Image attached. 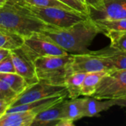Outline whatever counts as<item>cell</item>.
Segmentation results:
<instances>
[{
	"mask_svg": "<svg viewBox=\"0 0 126 126\" xmlns=\"http://www.w3.org/2000/svg\"><path fill=\"white\" fill-rule=\"evenodd\" d=\"M88 15L93 21L126 18V0H102L96 7H88Z\"/></svg>",
	"mask_w": 126,
	"mask_h": 126,
	"instance_id": "obj_9",
	"label": "cell"
},
{
	"mask_svg": "<svg viewBox=\"0 0 126 126\" xmlns=\"http://www.w3.org/2000/svg\"><path fill=\"white\" fill-rule=\"evenodd\" d=\"M69 54L89 52V47L100 30L91 18L81 21L67 28L49 26L40 32Z\"/></svg>",
	"mask_w": 126,
	"mask_h": 126,
	"instance_id": "obj_1",
	"label": "cell"
},
{
	"mask_svg": "<svg viewBox=\"0 0 126 126\" xmlns=\"http://www.w3.org/2000/svg\"><path fill=\"white\" fill-rule=\"evenodd\" d=\"M126 107V99H97L84 97V117H97L113 106Z\"/></svg>",
	"mask_w": 126,
	"mask_h": 126,
	"instance_id": "obj_11",
	"label": "cell"
},
{
	"mask_svg": "<svg viewBox=\"0 0 126 126\" xmlns=\"http://www.w3.org/2000/svg\"><path fill=\"white\" fill-rule=\"evenodd\" d=\"M64 100L65 99L39 112L36 115L32 126H56V124L63 118Z\"/></svg>",
	"mask_w": 126,
	"mask_h": 126,
	"instance_id": "obj_12",
	"label": "cell"
},
{
	"mask_svg": "<svg viewBox=\"0 0 126 126\" xmlns=\"http://www.w3.org/2000/svg\"><path fill=\"white\" fill-rule=\"evenodd\" d=\"M10 106V103L7 100L0 98V117L4 115Z\"/></svg>",
	"mask_w": 126,
	"mask_h": 126,
	"instance_id": "obj_26",
	"label": "cell"
},
{
	"mask_svg": "<svg viewBox=\"0 0 126 126\" xmlns=\"http://www.w3.org/2000/svg\"><path fill=\"white\" fill-rule=\"evenodd\" d=\"M7 1H8V0H0V8H1V7H3V6L7 2Z\"/></svg>",
	"mask_w": 126,
	"mask_h": 126,
	"instance_id": "obj_29",
	"label": "cell"
},
{
	"mask_svg": "<svg viewBox=\"0 0 126 126\" xmlns=\"http://www.w3.org/2000/svg\"><path fill=\"white\" fill-rule=\"evenodd\" d=\"M16 72L15 66L10 53L8 56L0 61V73H13Z\"/></svg>",
	"mask_w": 126,
	"mask_h": 126,
	"instance_id": "obj_25",
	"label": "cell"
},
{
	"mask_svg": "<svg viewBox=\"0 0 126 126\" xmlns=\"http://www.w3.org/2000/svg\"><path fill=\"white\" fill-rule=\"evenodd\" d=\"M18 2L24 3L28 5L38 7H61L67 10H72L69 6L66 5L65 4L58 1V0H16Z\"/></svg>",
	"mask_w": 126,
	"mask_h": 126,
	"instance_id": "obj_22",
	"label": "cell"
},
{
	"mask_svg": "<svg viewBox=\"0 0 126 126\" xmlns=\"http://www.w3.org/2000/svg\"><path fill=\"white\" fill-rule=\"evenodd\" d=\"M24 42V38L9 30L0 28V48L10 51L20 48Z\"/></svg>",
	"mask_w": 126,
	"mask_h": 126,
	"instance_id": "obj_16",
	"label": "cell"
},
{
	"mask_svg": "<svg viewBox=\"0 0 126 126\" xmlns=\"http://www.w3.org/2000/svg\"><path fill=\"white\" fill-rule=\"evenodd\" d=\"M0 91L3 97V99L10 102V104L18 96V94L16 92H14L12 89V88L2 80H0Z\"/></svg>",
	"mask_w": 126,
	"mask_h": 126,
	"instance_id": "obj_23",
	"label": "cell"
},
{
	"mask_svg": "<svg viewBox=\"0 0 126 126\" xmlns=\"http://www.w3.org/2000/svg\"><path fill=\"white\" fill-rule=\"evenodd\" d=\"M49 26L35 16L24 4L16 0H8L0 8V28L15 32L24 38L40 32Z\"/></svg>",
	"mask_w": 126,
	"mask_h": 126,
	"instance_id": "obj_2",
	"label": "cell"
},
{
	"mask_svg": "<svg viewBox=\"0 0 126 126\" xmlns=\"http://www.w3.org/2000/svg\"><path fill=\"white\" fill-rule=\"evenodd\" d=\"M110 40V47L117 50L126 52V30L109 31L103 33Z\"/></svg>",
	"mask_w": 126,
	"mask_h": 126,
	"instance_id": "obj_20",
	"label": "cell"
},
{
	"mask_svg": "<svg viewBox=\"0 0 126 126\" xmlns=\"http://www.w3.org/2000/svg\"><path fill=\"white\" fill-rule=\"evenodd\" d=\"M100 30V33L109 31L126 30V18L110 21H94Z\"/></svg>",
	"mask_w": 126,
	"mask_h": 126,
	"instance_id": "obj_21",
	"label": "cell"
},
{
	"mask_svg": "<svg viewBox=\"0 0 126 126\" xmlns=\"http://www.w3.org/2000/svg\"><path fill=\"white\" fill-rule=\"evenodd\" d=\"M72 63V72H94L100 71L114 70L109 59L100 55L97 51H89L86 53L73 55Z\"/></svg>",
	"mask_w": 126,
	"mask_h": 126,
	"instance_id": "obj_8",
	"label": "cell"
},
{
	"mask_svg": "<svg viewBox=\"0 0 126 126\" xmlns=\"http://www.w3.org/2000/svg\"><path fill=\"white\" fill-rule=\"evenodd\" d=\"M97 52L110 61L114 70L126 69V52L117 50L110 46Z\"/></svg>",
	"mask_w": 126,
	"mask_h": 126,
	"instance_id": "obj_18",
	"label": "cell"
},
{
	"mask_svg": "<svg viewBox=\"0 0 126 126\" xmlns=\"http://www.w3.org/2000/svg\"><path fill=\"white\" fill-rule=\"evenodd\" d=\"M21 3V2H20ZM24 4V3H21ZM38 18L45 24L59 28H67L89 18V15L61 7H38L24 4Z\"/></svg>",
	"mask_w": 126,
	"mask_h": 126,
	"instance_id": "obj_4",
	"label": "cell"
},
{
	"mask_svg": "<svg viewBox=\"0 0 126 126\" xmlns=\"http://www.w3.org/2000/svg\"><path fill=\"white\" fill-rule=\"evenodd\" d=\"M58 1L65 4L66 5L69 6V7H71L72 10L75 11L88 14V7L86 4L83 2H80L78 0H58Z\"/></svg>",
	"mask_w": 126,
	"mask_h": 126,
	"instance_id": "obj_24",
	"label": "cell"
},
{
	"mask_svg": "<svg viewBox=\"0 0 126 126\" xmlns=\"http://www.w3.org/2000/svg\"><path fill=\"white\" fill-rule=\"evenodd\" d=\"M66 94H68L66 86H54L39 80L38 82L29 86L24 91L18 94L10 104V107Z\"/></svg>",
	"mask_w": 126,
	"mask_h": 126,
	"instance_id": "obj_7",
	"label": "cell"
},
{
	"mask_svg": "<svg viewBox=\"0 0 126 126\" xmlns=\"http://www.w3.org/2000/svg\"><path fill=\"white\" fill-rule=\"evenodd\" d=\"M72 54L37 58L35 66L38 80L51 85L65 86L66 78L72 72Z\"/></svg>",
	"mask_w": 126,
	"mask_h": 126,
	"instance_id": "obj_3",
	"label": "cell"
},
{
	"mask_svg": "<svg viewBox=\"0 0 126 126\" xmlns=\"http://www.w3.org/2000/svg\"><path fill=\"white\" fill-rule=\"evenodd\" d=\"M0 98H2V99H3V97H2V95H1V91H0Z\"/></svg>",
	"mask_w": 126,
	"mask_h": 126,
	"instance_id": "obj_31",
	"label": "cell"
},
{
	"mask_svg": "<svg viewBox=\"0 0 126 126\" xmlns=\"http://www.w3.org/2000/svg\"><path fill=\"white\" fill-rule=\"evenodd\" d=\"M38 113L35 110L5 113L0 117V126H32Z\"/></svg>",
	"mask_w": 126,
	"mask_h": 126,
	"instance_id": "obj_13",
	"label": "cell"
},
{
	"mask_svg": "<svg viewBox=\"0 0 126 126\" xmlns=\"http://www.w3.org/2000/svg\"><path fill=\"white\" fill-rule=\"evenodd\" d=\"M10 55L16 72L23 77L30 86L39 81L36 75L35 61L24 52L21 47L11 50Z\"/></svg>",
	"mask_w": 126,
	"mask_h": 126,
	"instance_id": "obj_10",
	"label": "cell"
},
{
	"mask_svg": "<svg viewBox=\"0 0 126 126\" xmlns=\"http://www.w3.org/2000/svg\"><path fill=\"white\" fill-rule=\"evenodd\" d=\"M21 48L33 61L44 56L69 55L67 52L41 32H35L29 37L24 38V42Z\"/></svg>",
	"mask_w": 126,
	"mask_h": 126,
	"instance_id": "obj_6",
	"label": "cell"
},
{
	"mask_svg": "<svg viewBox=\"0 0 126 126\" xmlns=\"http://www.w3.org/2000/svg\"><path fill=\"white\" fill-rule=\"evenodd\" d=\"M102 0H84L87 7H96L97 6Z\"/></svg>",
	"mask_w": 126,
	"mask_h": 126,
	"instance_id": "obj_27",
	"label": "cell"
},
{
	"mask_svg": "<svg viewBox=\"0 0 126 126\" xmlns=\"http://www.w3.org/2000/svg\"><path fill=\"white\" fill-rule=\"evenodd\" d=\"M109 71H100L87 73L81 88V96L92 97L95 93L101 79Z\"/></svg>",
	"mask_w": 126,
	"mask_h": 126,
	"instance_id": "obj_17",
	"label": "cell"
},
{
	"mask_svg": "<svg viewBox=\"0 0 126 126\" xmlns=\"http://www.w3.org/2000/svg\"><path fill=\"white\" fill-rule=\"evenodd\" d=\"M78 1H80V2H83V3L86 4V3H85V1H84V0H78Z\"/></svg>",
	"mask_w": 126,
	"mask_h": 126,
	"instance_id": "obj_30",
	"label": "cell"
},
{
	"mask_svg": "<svg viewBox=\"0 0 126 126\" xmlns=\"http://www.w3.org/2000/svg\"><path fill=\"white\" fill-rule=\"evenodd\" d=\"M10 53V51L6 49H2L0 48V61H2L4 58L8 56Z\"/></svg>",
	"mask_w": 126,
	"mask_h": 126,
	"instance_id": "obj_28",
	"label": "cell"
},
{
	"mask_svg": "<svg viewBox=\"0 0 126 126\" xmlns=\"http://www.w3.org/2000/svg\"><path fill=\"white\" fill-rule=\"evenodd\" d=\"M84 117V97L74 99L66 98L64 100L63 118L72 123ZM61 119V120H62Z\"/></svg>",
	"mask_w": 126,
	"mask_h": 126,
	"instance_id": "obj_14",
	"label": "cell"
},
{
	"mask_svg": "<svg viewBox=\"0 0 126 126\" xmlns=\"http://www.w3.org/2000/svg\"><path fill=\"white\" fill-rule=\"evenodd\" d=\"M97 99H126V69L109 71L93 96Z\"/></svg>",
	"mask_w": 126,
	"mask_h": 126,
	"instance_id": "obj_5",
	"label": "cell"
},
{
	"mask_svg": "<svg viewBox=\"0 0 126 126\" xmlns=\"http://www.w3.org/2000/svg\"><path fill=\"white\" fill-rule=\"evenodd\" d=\"M86 74L85 72H74L67 76L65 80V86L69 98L74 99L81 96L82 84Z\"/></svg>",
	"mask_w": 126,
	"mask_h": 126,
	"instance_id": "obj_15",
	"label": "cell"
},
{
	"mask_svg": "<svg viewBox=\"0 0 126 126\" xmlns=\"http://www.w3.org/2000/svg\"><path fill=\"white\" fill-rule=\"evenodd\" d=\"M0 80L6 82L18 94H21L30 86L25 79L16 72L0 73Z\"/></svg>",
	"mask_w": 126,
	"mask_h": 126,
	"instance_id": "obj_19",
	"label": "cell"
}]
</instances>
